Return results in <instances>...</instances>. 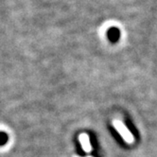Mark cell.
Segmentation results:
<instances>
[{
    "label": "cell",
    "mask_w": 157,
    "mask_h": 157,
    "mask_svg": "<svg viewBox=\"0 0 157 157\" xmlns=\"http://www.w3.org/2000/svg\"><path fill=\"white\" fill-rule=\"evenodd\" d=\"M106 36L112 44H116L119 41L121 36L120 29L117 27H111L106 31Z\"/></svg>",
    "instance_id": "cell-1"
},
{
    "label": "cell",
    "mask_w": 157,
    "mask_h": 157,
    "mask_svg": "<svg viewBox=\"0 0 157 157\" xmlns=\"http://www.w3.org/2000/svg\"><path fill=\"white\" fill-rule=\"evenodd\" d=\"M8 141V136L3 132H0V146H3L7 143Z\"/></svg>",
    "instance_id": "cell-2"
}]
</instances>
